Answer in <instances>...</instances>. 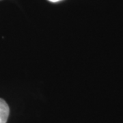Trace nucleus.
Segmentation results:
<instances>
[{
	"mask_svg": "<svg viewBox=\"0 0 123 123\" xmlns=\"http://www.w3.org/2000/svg\"><path fill=\"white\" fill-rule=\"evenodd\" d=\"M48 1H51V2H58V1H62V0H48Z\"/></svg>",
	"mask_w": 123,
	"mask_h": 123,
	"instance_id": "obj_2",
	"label": "nucleus"
},
{
	"mask_svg": "<svg viewBox=\"0 0 123 123\" xmlns=\"http://www.w3.org/2000/svg\"><path fill=\"white\" fill-rule=\"evenodd\" d=\"M9 107L4 100L0 98V123H6L9 116Z\"/></svg>",
	"mask_w": 123,
	"mask_h": 123,
	"instance_id": "obj_1",
	"label": "nucleus"
}]
</instances>
